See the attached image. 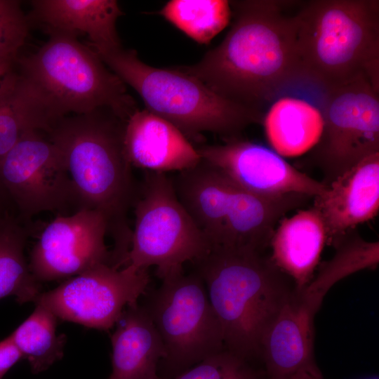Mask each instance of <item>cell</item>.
<instances>
[{"instance_id":"obj_1","label":"cell","mask_w":379,"mask_h":379,"mask_svg":"<svg viewBox=\"0 0 379 379\" xmlns=\"http://www.w3.org/2000/svg\"><path fill=\"white\" fill-rule=\"evenodd\" d=\"M287 1H231L233 21L222 42L192 65L175 67L222 97L262 114L277 99L308 89Z\"/></svg>"},{"instance_id":"obj_2","label":"cell","mask_w":379,"mask_h":379,"mask_svg":"<svg viewBox=\"0 0 379 379\" xmlns=\"http://www.w3.org/2000/svg\"><path fill=\"white\" fill-rule=\"evenodd\" d=\"M126 121L101 108L65 116L46 132L62 152L79 209L95 210L105 217L118 260L130 248L128 215L139 190L124 147Z\"/></svg>"},{"instance_id":"obj_3","label":"cell","mask_w":379,"mask_h":379,"mask_svg":"<svg viewBox=\"0 0 379 379\" xmlns=\"http://www.w3.org/2000/svg\"><path fill=\"white\" fill-rule=\"evenodd\" d=\"M195 262L225 347L260 359L263 335L295 288L291 279L263 252L248 249L212 248Z\"/></svg>"},{"instance_id":"obj_4","label":"cell","mask_w":379,"mask_h":379,"mask_svg":"<svg viewBox=\"0 0 379 379\" xmlns=\"http://www.w3.org/2000/svg\"><path fill=\"white\" fill-rule=\"evenodd\" d=\"M310 91L366 79L379 88V1L312 0L295 15Z\"/></svg>"},{"instance_id":"obj_5","label":"cell","mask_w":379,"mask_h":379,"mask_svg":"<svg viewBox=\"0 0 379 379\" xmlns=\"http://www.w3.org/2000/svg\"><path fill=\"white\" fill-rule=\"evenodd\" d=\"M48 34V39L35 53L18 55L15 65L55 119L106 108L127 121L138 109L136 102L94 49L74 35Z\"/></svg>"},{"instance_id":"obj_6","label":"cell","mask_w":379,"mask_h":379,"mask_svg":"<svg viewBox=\"0 0 379 379\" xmlns=\"http://www.w3.org/2000/svg\"><path fill=\"white\" fill-rule=\"evenodd\" d=\"M105 65L140 96L145 109L178 128L188 139L202 133L225 139L239 137L262 114L218 95L197 79L175 67L157 68L124 47L98 54Z\"/></svg>"},{"instance_id":"obj_7","label":"cell","mask_w":379,"mask_h":379,"mask_svg":"<svg viewBox=\"0 0 379 379\" xmlns=\"http://www.w3.org/2000/svg\"><path fill=\"white\" fill-rule=\"evenodd\" d=\"M133 209L135 222L124 266L135 270L156 266L162 278L211 251L166 173L145 171Z\"/></svg>"},{"instance_id":"obj_8","label":"cell","mask_w":379,"mask_h":379,"mask_svg":"<svg viewBox=\"0 0 379 379\" xmlns=\"http://www.w3.org/2000/svg\"><path fill=\"white\" fill-rule=\"evenodd\" d=\"M324 128L312 154L326 185L366 157L379 152V88L359 79L308 95Z\"/></svg>"},{"instance_id":"obj_9","label":"cell","mask_w":379,"mask_h":379,"mask_svg":"<svg viewBox=\"0 0 379 379\" xmlns=\"http://www.w3.org/2000/svg\"><path fill=\"white\" fill-rule=\"evenodd\" d=\"M161 279L147 310L163 340L165 359L187 367L225 349L220 324L199 274H185L180 269Z\"/></svg>"},{"instance_id":"obj_10","label":"cell","mask_w":379,"mask_h":379,"mask_svg":"<svg viewBox=\"0 0 379 379\" xmlns=\"http://www.w3.org/2000/svg\"><path fill=\"white\" fill-rule=\"evenodd\" d=\"M0 183L25 225L44 212L79 210L62 152L45 131L26 133L0 160Z\"/></svg>"},{"instance_id":"obj_11","label":"cell","mask_w":379,"mask_h":379,"mask_svg":"<svg viewBox=\"0 0 379 379\" xmlns=\"http://www.w3.org/2000/svg\"><path fill=\"white\" fill-rule=\"evenodd\" d=\"M149 281L147 270L101 264L41 292L34 302L62 320L107 330L128 305L138 302Z\"/></svg>"},{"instance_id":"obj_12","label":"cell","mask_w":379,"mask_h":379,"mask_svg":"<svg viewBox=\"0 0 379 379\" xmlns=\"http://www.w3.org/2000/svg\"><path fill=\"white\" fill-rule=\"evenodd\" d=\"M107 235V220L98 211L57 215L39 233L27 259L29 270L41 282L70 278L101 264L114 265Z\"/></svg>"},{"instance_id":"obj_13","label":"cell","mask_w":379,"mask_h":379,"mask_svg":"<svg viewBox=\"0 0 379 379\" xmlns=\"http://www.w3.org/2000/svg\"><path fill=\"white\" fill-rule=\"evenodd\" d=\"M197 149L203 161L237 185L254 193H298L314 197L327 188L322 182L293 167L274 150L239 137L225 139L224 144L203 145Z\"/></svg>"},{"instance_id":"obj_14","label":"cell","mask_w":379,"mask_h":379,"mask_svg":"<svg viewBox=\"0 0 379 379\" xmlns=\"http://www.w3.org/2000/svg\"><path fill=\"white\" fill-rule=\"evenodd\" d=\"M318 310L293 289L261 341L266 379H292L300 373L323 377L314 356V319Z\"/></svg>"},{"instance_id":"obj_15","label":"cell","mask_w":379,"mask_h":379,"mask_svg":"<svg viewBox=\"0 0 379 379\" xmlns=\"http://www.w3.org/2000/svg\"><path fill=\"white\" fill-rule=\"evenodd\" d=\"M314 198L313 207L326 227L327 245L373 219L379 211V152L362 159Z\"/></svg>"},{"instance_id":"obj_16","label":"cell","mask_w":379,"mask_h":379,"mask_svg":"<svg viewBox=\"0 0 379 379\" xmlns=\"http://www.w3.org/2000/svg\"><path fill=\"white\" fill-rule=\"evenodd\" d=\"M124 147L132 167L145 171L178 173L201 161L178 128L147 109L138 108L126 121Z\"/></svg>"},{"instance_id":"obj_17","label":"cell","mask_w":379,"mask_h":379,"mask_svg":"<svg viewBox=\"0 0 379 379\" xmlns=\"http://www.w3.org/2000/svg\"><path fill=\"white\" fill-rule=\"evenodd\" d=\"M310 198L298 193L257 194L231 181L230 203L220 246L264 252L270 246L277 222Z\"/></svg>"},{"instance_id":"obj_18","label":"cell","mask_w":379,"mask_h":379,"mask_svg":"<svg viewBox=\"0 0 379 379\" xmlns=\"http://www.w3.org/2000/svg\"><path fill=\"white\" fill-rule=\"evenodd\" d=\"M29 24L37 22L48 32L78 36L86 34L98 54L122 48L117 30L124 15L116 0H33Z\"/></svg>"},{"instance_id":"obj_19","label":"cell","mask_w":379,"mask_h":379,"mask_svg":"<svg viewBox=\"0 0 379 379\" xmlns=\"http://www.w3.org/2000/svg\"><path fill=\"white\" fill-rule=\"evenodd\" d=\"M326 227L313 206L279 221L270 240V259L301 291L311 282L326 244Z\"/></svg>"},{"instance_id":"obj_20","label":"cell","mask_w":379,"mask_h":379,"mask_svg":"<svg viewBox=\"0 0 379 379\" xmlns=\"http://www.w3.org/2000/svg\"><path fill=\"white\" fill-rule=\"evenodd\" d=\"M117 324L109 379H160L157 366L166 350L147 308L138 302L128 305Z\"/></svg>"},{"instance_id":"obj_21","label":"cell","mask_w":379,"mask_h":379,"mask_svg":"<svg viewBox=\"0 0 379 379\" xmlns=\"http://www.w3.org/2000/svg\"><path fill=\"white\" fill-rule=\"evenodd\" d=\"M172 180L178 199L211 248L220 246L230 203L231 181L202 159L195 166L178 172Z\"/></svg>"},{"instance_id":"obj_22","label":"cell","mask_w":379,"mask_h":379,"mask_svg":"<svg viewBox=\"0 0 379 379\" xmlns=\"http://www.w3.org/2000/svg\"><path fill=\"white\" fill-rule=\"evenodd\" d=\"M263 122L270 145L281 157L305 153L319 142L324 128L318 107L310 100L290 95L270 105Z\"/></svg>"},{"instance_id":"obj_23","label":"cell","mask_w":379,"mask_h":379,"mask_svg":"<svg viewBox=\"0 0 379 379\" xmlns=\"http://www.w3.org/2000/svg\"><path fill=\"white\" fill-rule=\"evenodd\" d=\"M57 119L16 65L0 93V160L26 133L48 132Z\"/></svg>"},{"instance_id":"obj_24","label":"cell","mask_w":379,"mask_h":379,"mask_svg":"<svg viewBox=\"0 0 379 379\" xmlns=\"http://www.w3.org/2000/svg\"><path fill=\"white\" fill-rule=\"evenodd\" d=\"M29 234L16 214L0 218V299L14 296L19 303L34 302L42 292L25 253Z\"/></svg>"},{"instance_id":"obj_25","label":"cell","mask_w":379,"mask_h":379,"mask_svg":"<svg viewBox=\"0 0 379 379\" xmlns=\"http://www.w3.org/2000/svg\"><path fill=\"white\" fill-rule=\"evenodd\" d=\"M331 246L335 249L334 256L322 264L317 277L302 290L304 295L318 307L335 282L359 270L375 268L378 264V241L364 239L355 229L337 238Z\"/></svg>"},{"instance_id":"obj_26","label":"cell","mask_w":379,"mask_h":379,"mask_svg":"<svg viewBox=\"0 0 379 379\" xmlns=\"http://www.w3.org/2000/svg\"><path fill=\"white\" fill-rule=\"evenodd\" d=\"M35 305L32 313L9 336L32 372L38 373L62 357L65 336L56 333L58 318L43 305Z\"/></svg>"},{"instance_id":"obj_27","label":"cell","mask_w":379,"mask_h":379,"mask_svg":"<svg viewBox=\"0 0 379 379\" xmlns=\"http://www.w3.org/2000/svg\"><path fill=\"white\" fill-rule=\"evenodd\" d=\"M158 14L196 42L208 44L228 25L232 10L227 0H171Z\"/></svg>"},{"instance_id":"obj_28","label":"cell","mask_w":379,"mask_h":379,"mask_svg":"<svg viewBox=\"0 0 379 379\" xmlns=\"http://www.w3.org/2000/svg\"><path fill=\"white\" fill-rule=\"evenodd\" d=\"M253 361L225 348L172 379H266Z\"/></svg>"},{"instance_id":"obj_29","label":"cell","mask_w":379,"mask_h":379,"mask_svg":"<svg viewBox=\"0 0 379 379\" xmlns=\"http://www.w3.org/2000/svg\"><path fill=\"white\" fill-rule=\"evenodd\" d=\"M29 25L20 1L0 0V59L18 58Z\"/></svg>"},{"instance_id":"obj_30","label":"cell","mask_w":379,"mask_h":379,"mask_svg":"<svg viewBox=\"0 0 379 379\" xmlns=\"http://www.w3.org/2000/svg\"><path fill=\"white\" fill-rule=\"evenodd\" d=\"M22 355L8 335L0 341V379H4L6 373Z\"/></svg>"},{"instance_id":"obj_31","label":"cell","mask_w":379,"mask_h":379,"mask_svg":"<svg viewBox=\"0 0 379 379\" xmlns=\"http://www.w3.org/2000/svg\"><path fill=\"white\" fill-rule=\"evenodd\" d=\"M16 59H0V93L3 89L8 74L15 67Z\"/></svg>"},{"instance_id":"obj_32","label":"cell","mask_w":379,"mask_h":379,"mask_svg":"<svg viewBox=\"0 0 379 379\" xmlns=\"http://www.w3.org/2000/svg\"><path fill=\"white\" fill-rule=\"evenodd\" d=\"M11 213H15L13 206L0 183V218Z\"/></svg>"},{"instance_id":"obj_33","label":"cell","mask_w":379,"mask_h":379,"mask_svg":"<svg viewBox=\"0 0 379 379\" xmlns=\"http://www.w3.org/2000/svg\"><path fill=\"white\" fill-rule=\"evenodd\" d=\"M292 379H324L323 377H317L306 373H300L292 378Z\"/></svg>"}]
</instances>
